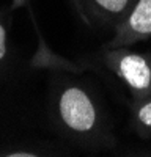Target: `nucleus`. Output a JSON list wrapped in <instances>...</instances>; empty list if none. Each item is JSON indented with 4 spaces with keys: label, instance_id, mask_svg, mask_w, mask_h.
I'll return each instance as SVG.
<instances>
[{
    "label": "nucleus",
    "instance_id": "39448f33",
    "mask_svg": "<svg viewBox=\"0 0 151 157\" xmlns=\"http://www.w3.org/2000/svg\"><path fill=\"white\" fill-rule=\"evenodd\" d=\"M138 120L146 126H151V102L140 109V112H138Z\"/></svg>",
    "mask_w": 151,
    "mask_h": 157
},
{
    "label": "nucleus",
    "instance_id": "7ed1b4c3",
    "mask_svg": "<svg viewBox=\"0 0 151 157\" xmlns=\"http://www.w3.org/2000/svg\"><path fill=\"white\" fill-rule=\"evenodd\" d=\"M129 24L138 33H151V0H140L137 3Z\"/></svg>",
    "mask_w": 151,
    "mask_h": 157
},
{
    "label": "nucleus",
    "instance_id": "f257e3e1",
    "mask_svg": "<svg viewBox=\"0 0 151 157\" xmlns=\"http://www.w3.org/2000/svg\"><path fill=\"white\" fill-rule=\"evenodd\" d=\"M60 112L65 123L76 130H88L95 124V109L90 99L79 88H69L60 101Z\"/></svg>",
    "mask_w": 151,
    "mask_h": 157
},
{
    "label": "nucleus",
    "instance_id": "f03ea898",
    "mask_svg": "<svg viewBox=\"0 0 151 157\" xmlns=\"http://www.w3.org/2000/svg\"><path fill=\"white\" fill-rule=\"evenodd\" d=\"M120 69H121L123 77L126 78V82L131 86L137 90H145L149 85V80H151L149 68L142 57L126 55L120 63Z\"/></svg>",
    "mask_w": 151,
    "mask_h": 157
},
{
    "label": "nucleus",
    "instance_id": "20e7f679",
    "mask_svg": "<svg viewBox=\"0 0 151 157\" xmlns=\"http://www.w3.org/2000/svg\"><path fill=\"white\" fill-rule=\"evenodd\" d=\"M96 2H98L101 6H103V8H106L107 11L120 13V11L126 6L128 0H96Z\"/></svg>",
    "mask_w": 151,
    "mask_h": 157
},
{
    "label": "nucleus",
    "instance_id": "423d86ee",
    "mask_svg": "<svg viewBox=\"0 0 151 157\" xmlns=\"http://www.w3.org/2000/svg\"><path fill=\"white\" fill-rule=\"evenodd\" d=\"M3 55H5V30L0 25V60L3 58Z\"/></svg>",
    "mask_w": 151,
    "mask_h": 157
}]
</instances>
